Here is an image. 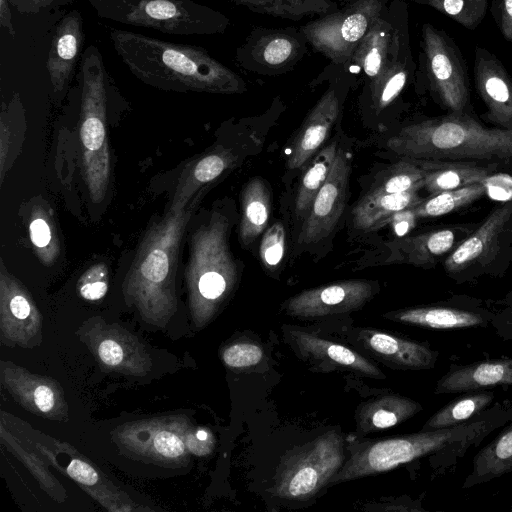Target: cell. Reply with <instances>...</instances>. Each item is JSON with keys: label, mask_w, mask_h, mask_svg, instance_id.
Returning <instances> with one entry per match:
<instances>
[{"label": "cell", "mask_w": 512, "mask_h": 512, "mask_svg": "<svg viewBox=\"0 0 512 512\" xmlns=\"http://www.w3.org/2000/svg\"><path fill=\"white\" fill-rule=\"evenodd\" d=\"M512 420V403L497 402L468 422L443 429L368 441L351 450L350 458L329 485L390 471L400 465L429 457L431 465L445 474L495 430Z\"/></svg>", "instance_id": "1"}, {"label": "cell", "mask_w": 512, "mask_h": 512, "mask_svg": "<svg viewBox=\"0 0 512 512\" xmlns=\"http://www.w3.org/2000/svg\"><path fill=\"white\" fill-rule=\"evenodd\" d=\"M110 41L133 76L151 87L174 92L241 94L244 79L203 47L173 43L142 33L111 29Z\"/></svg>", "instance_id": "2"}, {"label": "cell", "mask_w": 512, "mask_h": 512, "mask_svg": "<svg viewBox=\"0 0 512 512\" xmlns=\"http://www.w3.org/2000/svg\"><path fill=\"white\" fill-rule=\"evenodd\" d=\"M387 148L400 158L497 163L512 170V129L485 127L472 111L407 124Z\"/></svg>", "instance_id": "3"}, {"label": "cell", "mask_w": 512, "mask_h": 512, "mask_svg": "<svg viewBox=\"0 0 512 512\" xmlns=\"http://www.w3.org/2000/svg\"><path fill=\"white\" fill-rule=\"evenodd\" d=\"M80 126L82 174L94 204L107 193L111 160L106 120L111 85L103 56L95 45L85 48L79 61Z\"/></svg>", "instance_id": "4"}, {"label": "cell", "mask_w": 512, "mask_h": 512, "mask_svg": "<svg viewBox=\"0 0 512 512\" xmlns=\"http://www.w3.org/2000/svg\"><path fill=\"white\" fill-rule=\"evenodd\" d=\"M193 203L177 212L168 209L148 229L137 249L125 289L145 306L164 307L173 301L180 243L194 211Z\"/></svg>", "instance_id": "5"}, {"label": "cell", "mask_w": 512, "mask_h": 512, "mask_svg": "<svg viewBox=\"0 0 512 512\" xmlns=\"http://www.w3.org/2000/svg\"><path fill=\"white\" fill-rule=\"evenodd\" d=\"M98 17L165 34H223L230 19L194 0H88Z\"/></svg>", "instance_id": "6"}, {"label": "cell", "mask_w": 512, "mask_h": 512, "mask_svg": "<svg viewBox=\"0 0 512 512\" xmlns=\"http://www.w3.org/2000/svg\"><path fill=\"white\" fill-rule=\"evenodd\" d=\"M229 228L227 217L214 212L191 237L186 278L193 303L207 314L237 282L238 267L228 242Z\"/></svg>", "instance_id": "7"}, {"label": "cell", "mask_w": 512, "mask_h": 512, "mask_svg": "<svg viewBox=\"0 0 512 512\" xmlns=\"http://www.w3.org/2000/svg\"><path fill=\"white\" fill-rule=\"evenodd\" d=\"M512 264V199L495 206L444 260L457 284L503 277Z\"/></svg>", "instance_id": "8"}, {"label": "cell", "mask_w": 512, "mask_h": 512, "mask_svg": "<svg viewBox=\"0 0 512 512\" xmlns=\"http://www.w3.org/2000/svg\"><path fill=\"white\" fill-rule=\"evenodd\" d=\"M415 77L422 80L442 108L449 112L472 111L466 61L454 39L431 23L421 28Z\"/></svg>", "instance_id": "9"}, {"label": "cell", "mask_w": 512, "mask_h": 512, "mask_svg": "<svg viewBox=\"0 0 512 512\" xmlns=\"http://www.w3.org/2000/svg\"><path fill=\"white\" fill-rule=\"evenodd\" d=\"M344 439L329 431L286 457L276 478V493L290 500H306L329 485L344 464Z\"/></svg>", "instance_id": "10"}, {"label": "cell", "mask_w": 512, "mask_h": 512, "mask_svg": "<svg viewBox=\"0 0 512 512\" xmlns=\"http://www.w3.org/2000/svg\"><path fill=\"white\" fill-rule=\"evenodd\" d=\"M387 0H349L337 10L299 28L314 52L344 68Z\"/></svg>", "instance_id": "11"}, {"label": "cell", "mask_w": 512, "mask_h": 512, "mask_svg": "<svg viewBox=\"0 0 512 512\" xmlns=\"http://www.w3.org/2000/svg\"><path fill=\"white\" fill-rule=\"evenodd\" d=\"M408 47L407 4L403 0L387 1L342 69L348 75L362 73L368 82L379 74L388 61Z\"/></svg>", "instance_id": "12"}, {"label": "cell", "mask_w": 512, "mask_h": 512, "mask_svg": "<svg viewBox=\"0 0 512 512\" xmlns=\"http://www.w3.org/2000/svg\"><path fill=\"white\" fill-rule=\"evenodd\" d=\"M308 47L299 27H256L237 47L235 60L250 73L277 76L291 72L308 53Z\"/></svg>", "instance_id": "13"}, {"label": "cell", "mask_w": 512, "mask_h": 512, "mask_svg": "<svg viewBox=\"0 0 512 512\" xmlns=\"http://www.w3.org/2000/svg\"><path fill=\"white\" fill-rule=\"evenodd\" d=\"M495 311L482 299L469 295H452L442 301L408 307L384 315L389 320L431 330L486 328Z\"/></svg>", "instance_id": "14"}, {"label": "cell", "mask_w": 512, "mask_h": 512, "mask_svg": "<svg viewBox=\"0 0 512 512\" xmlns=\"http://www.w3.org/2000/svg\"><path fill=\"white\" fill-rule=\"evenodd\" d=\"M350 174L349 154L339 148L333 166L303 221L297 240L299 246L318 243L334 230L345 208Z\"/></svg>", "instance_id": "15"}, {"label": "cell", "mask_w": 512, "mask_h": 512, "mask_svg": "<svg viewBox=\"0 0 512 512\" xmlns=\"http://www.w3.org/2000/svg\"><path fill=\"white\" fill-rule=\"evenodd\" d=\"M348 80L349 75L340 68V73L309 111L288 146V169L297 170L304 167L320 149L340 115V92Z\"/></svg>", "instance_id": "16"}, {"label": "cell", "mask_w": 512, "mask_h": 512, "mask_svg": "<svg viewBox=\"0 0 512 512\" xmlns=\"http://www.w3.org/2000/svg\"><path fill=\"white\" fill-rule=\"evenodd\" d=\"M374 294L372 282L345 280L304 290L288 299L285 311L302 318L321 317L359 309Z\"/></svg>", "instance_id": "17"}, {"label": "cell", "mask_w": 512, "mask_h": 512, "mask_svg": "<svg viewBox=\"0 0 512 512\" xmlns=\"http://www.w3.org/2000/svg\"><path fill=\"white\" fill-rule=\"evenodd\" d=\"M474 84L486 111L481 118L501 129H512V77L501 60L484 47L474 50Z\"/></svg>", "instance_id": "18"}, {"label": "cell", "mask_w": 512, "mask_h": 512, "mask_svg": "<svg viewBox=\"0 0 512 512\" xmlns=\"http://www.w3.org/2000/svg\"><path fill=\"white\" fill-rule=\"evenodd\" d=\"M479 223H458L401 237L390 243L392 260L432 269L464 241Z\"/></svg>", "instance_id": "19"}, {"label": "cell", "mask_w": 512, "mask_h": 512, "mask_svg": "<svg viewBox=\"0 0 512 512\" xmlns=\"http://www.w3.org/2000/svg\"><path fill=\"white\" fill-rule=\"evenodd\" d=\"M83 41L82 15L76 9L70 10L56 25L46 62L55 97L65 94L81 59Z\"/></svg>", "instance_id": "20"}, {"label": "cell", "mask_w": 512, "mask_h": 512, "mask_svg": "<svg viewBox=\"0 0 512 512\" xmlns=\"http://www.w3.org/2000/svg\"><path fill=\"white\" fill-rule=\"evenodd\" d=\"M494 387H512V357L452 363L437 380L434 393L456 394Z\"/></svg>", "instance_id": "21"}, {"label": "cell", "mask_w": 512, "mask_h": 512, "mask_svg": "<svg viewBox=\"0 0 512 512\" xmlns=\"http://www.w3.org/2000/svg\"><path fill=\"white\" fill-rule=\"evenodd\" d=\"M361 338L367 349L398 369H433L440 356V352L426 342H418L382 331L364 330Z\"/></svg>", "instance_id": "22"}, {"label": "cell", "mask_w": 512, "mask_h": 512, "mask_svg": "<svg viewBox=\"0 0 512 512\" xmlns=\"http://www.w3.org/2000/svg\"><path fill=\"white\" fill-rule=\"evenodd\" d=\"M425 170L423 188L428 195L486 183L501 165L478 161H440L418 159Z\"/></svg>", "instance_id": "23"}, {"label": "cell", "mask_w": 512, "mask_h": 512, "mask_svg": "<svg viewBox=\"0 0 512 512\" xmlns=\"http://www.w3.org/2000/svg\"><path fill=\"white\" fill-rule=\"evenodd\" d=\"M236 159L232 150L217 148L195 160L180 176L169 210L177 212L187 207L201 188L232 168Z\"/></svg>", "instance_id": "24"}, {"label": "cell", "mask_w": 512, "mask_h": 512, "mask_svg": "<svg viewBox=\"0 0 512 512\" xmlns=\"http://www.w3.org/2000/svg\"><path fill=\"white\" fill-rule=\"evenodd\" d=\"M291 335L301 354L310 360L324 363L326 367L343 368L369 377L384 378V374L374 364L343 345L304 331H292Z\"/></svg>", "instance_id": "25"}, {"label": "cell", "mask_w": 512, "mask_h": 512, "mask_svg": "<svg viewBox=\"0 0 512 512\" xmlns=\"http://www.w3.org/2000/svg\"><path fill=\"white\" fill-rule=\"evenodd\" d=\"M417 64L413 59L411 47L393 57L379 74L367 82V92L371 107L380 113L390 106L405 87L415 79Z\"/></svg>", "instance_id": "26"}, {"label": "cell", "mask_w": 512, "mask_h": 512, "mask_svg": "<svg viewBox=\"0 0 512 512\" xmlns=\"http://www.w3.org/2000/svg\"><path fill=\"white\" fill-rule=\"evenodd\" d=\"M510 472H512V420L475 454L471 471L464 479L462 488H473Z\"/></svg>", "instance_id": "27"}, {"label": "cell", "mask_w": 512, "mask_h": 512, "mask_svg": "<svg viewBox=\"0 0 512 512\" xmlns=\"http://www.w3.org/2000/svg\"><path fill=\"white\" fill-rule=\"evenodd\" d=\"M422 405L408 397L388 394L362 404L357 412L358 431L362 434L390 428L415 416Z\"/></svg>", "instance_id": "28"}, {"label": "cell", "mask_w": 512, "mask_h": 512, "mask_svg": "<svg viewBox=\"0 0 512 512\" xmlns=\"http://www.w3.org/2000/svg\"><path fill=\"white\" fill-rule=\"evenodd\" d=\"M419 191L409 190L375 197H361L352 210L354 227L364 232L383 227L397 213L418 204L424 198Z\"/></svg>", "instance_id": "29"}, {"label": "cell", "mask_w": 512, "mask_h": 512, "mask_svg": "<svg viewBox=\"0 0 512 512\" xmlns=\"http://www.w3.org/2000/svg\"><path fill=\"white\" fill-rule=\"evenodd\" d=\"M241 203L239 239L242 246L247 247L265 232L270 217L271 195L262 178L254 177L247 182Z\"/></svg>", "instance_id": "30"}, {"label": "cell", "mask_w": 512, "mask_h": 512, "mask_svg": "<svg viewBox=\"0 0 512 512\" xmlns=\"http://www.w3.org/2000/svg\"><path fill=\"white\" fill-rule=\"evenodd\" d=\"M496 393L493 389L469 391L438 409L421 430H435L462 425L489 408Z\"/></svg>", "instance_id": "31"}, {"label": "cell", "mask_w": 512, "mask_h": 512, "mask_svg": "<svg viewBox=\"0 0 512 512\" xmlns=\"http://www.w3.org/2000/svg\"><path fill=\"white\" fill-rule=\"evenodd\" d=\"M246 9L274 18L300 21L322 16L339 8L333 0H226Z\"/></svg>", "instance_id": "32"}, {"label": "cell", "mask_w": 512, "mask_h": 512, "mask_svg": "<svg viewBox=\"0 0 512 512\" xmlns=\"http://www.w3.org/2000/svg\"><path fill=\"white\" fill-rule=\"evenodd\" d=\"M336 143L321 149L305 168L295 196L294 211L298 220L304 221L310 212L314 199L324 184L336 157Z\"/></svg>", "instance_id": "33"}, {"label": "cell", "mask_w": 512, "mask_h": 512, "mask_svg": "<svg viewBox=\"0 0 512 512\" xmlns=\"http://www.w3.org/2000/svg\"><path fill=\"white\" fill-rule=\"evenodd\" d=\"M425 170L418 159L401 158L398 162L381 171L364 195L375 197L423 188Z\"/></svg>", "instance_id": "34"}, {"label": "cell", "mask_w": 512, "mask_h": 512, "mask_svg": "<svg viewBox=\"0 0 512 512\" xmlns=\"http://www.w3.org/2000/svg\"><path fill=\"white\" fill-rule=\"evenodd\" d=\"M488 194L486 183H477L424 197L411 207L416 218H435L458 211Z\"/></svg>", "instance_id": "35"}, {"label": "cell", "mask_w": 512, "mask_h": 512, "mask_svg": "<svg viewBox=\"0 0 512 512\" xmlns=\"http://www.w3.org/2000/svg\"><path fill=\"white\" fill-rule=\"evenodd\" d=\"M29 237L38 259L46 266L54 264L60 254V242L52 214L44 204L32 206Z\"/></svg>", "instance_id": "36"}, {"label": "cell", "mask_w": 512, "mask_h": 512, "mask_svg": "<svg viewBox=\"0 0 512 512\" xmlns=\"http://www.w3.org/2000/svg\"><path fill=\"white\" fill-rule=\"evenodd\" d=\"M426 5L450 17L463 27L475 30L485 17L488 0H430Z\"/></svg>", "instance_id": "37"}, {"label": "cell", "mask_w": 512, "mask_h": 512, "mask_svg": "<svg viewBox=\"0 0 512 512\" xmlns=\"http://www.w3.org/2000/svg\"><path fill=\"white\" fill-rule=\"evenodd\" d=\"M285 252V228L282 223L275 222L263 233L259 247L260 261L265 269L276 271L283 262Z\"/></svg>", "instance_id": "38"}, {"label": "cell", "mask_w": 512, "mask_h": 512, "mask_svg": "<svg viewBox=\"0 0 512 512\" xmlns=\"http://www.w3.org/2000/svg\"><path fill=\"white\" fill-rule=\"evenodd\" d=\"M78 292L86 300L95 301L105 296L108 290V269L99 262L90 266L79 278Z\"/></svg>", "instance_id": "39"}, {"label": "cell", "mask_w": 512, "mask_h": 512, "mask_svg": "<svg viewBox=\"0 0 512 512\" xmlns=\"http://www.w3.org/2000/svg\"><path fill=\"white\" fill-rule=\"evenodd\" d=\"M263 358L262 348L254 343H236L222 353L224 363L231 368H247L258 364Z\"/></svg>", "instance_id": "40"}, {"label": "cell", "mask_w": 512, "mask_h": 512, "mask_svg": "<svg viewBox=\"0 0 512 512\" xmlns=\"http://www.w3.org/2000/svg\"><path fill=\"white\" fill-rule=\"evenodd\" d=\"M491 326L498 337L504 341L512 340V289L499 301Z\"/></svg>", "instance_id": "41"}, {"label": "cell", "mask_w": 512, "mask_h": 512, "mask_svg": "<svg viewBox=\"0 0 512 512\" xmlns=\"http://www.w3.org/2000/svg\"><path fill=\"white\" fill-rule=\"evenodd\" d=\"M490 13L503 38L512 42V0H492Z\"/></svg>", "instance_id": "42"}, {"label": "cell", "mask_w": 512, "mask_h": 512, "mask_svg": "<svg viewBox=\"0 0 512 512\" xmlns=\"http://www.w3.org/2000/svg\"><path fill=\"white\" fill-rule=\"evenodd\" d=\"M155 450L165 457H178L184 453L182 440L174 433L162 431L154 438Z\"/></svg>", "instance_id": "43"}, {"label": "cell", "mask_w": 512, "mask_h": 512, "mask_svg": "<svg viewBox=\"0 0 512 512\" xmlns=\"http://www.w3.org/2000/svg\"><path fill=\"white\" fill-rule=\"evenodd\" d=\"M17 11L24 14H36L44 10L68 5L73 0H8Z\"/></svg>", "instance_id": "44"}, {"label": "cell", "mask_w": 512, "mask_h": 512, "mask_svg": "<svg viewBox=\"0 0 512 512\" xmlns=\"http://www.w3.org/2000/svg\"><path fill=\"white\" fill-rule=\"evenodd\" d=\"M66 470L71 478L83 485H94L98 481L97 472L81 460L73 459Z\"/></svg>", "instance_id": "45"}, {"label": "cell", "mask_w": 512, "mask_h": 512, "mask_svg": "<svg viewBox=\"0 0 512 512\" xmlns=\"http://www.w3.org/2000/svg\"><path fill=\"white\" fill-rule=\"evenodd\" d=\"M0 134H1V183L4 180V174H5V167H6V161L8 159V150L11 145V130H10V123H9V115L6 110L5 105H2V112H1V122H0Z\"/></svg>", "instance_id": "46"}, {"label": "cell", "mask_w": 512, "mask_h": 512, "mask_svg": "<svg viewBox=\"0 0 512 512\" xmlns=\"http://www.w3.org/2000/svg\"><path fill=\"white\" fill-rule=\"evenodd\" d=\"M98 354L102 362L108 366L119 365L123 358L120 345L112 340L103 341L98 347Z\"/></svg>", "instance_id": "47"}, {"label": "cell", "mask_w": 512, "mask_h": 512, "mask_svg": "<svg viewBox=\"0 0 512 512\" xmlns=\"http://www.w3.org/2000/svg\"><path fill=\"white\" fill-rule=\"evenodd\" d=\"M417 220L412 209L408 208L394 215L390 222L393 224L395 233L400 236H405V234L414 227Z\"/></svg>", "instance_id": "48"}, {"label": "cell", "mask_w": 512, "mask_h": 512, "mask_svg": "<svg viewBox=\"0 0 512 512\" xmlns=\"http://www.w3.org/2000/svg\"><path fill=\"white\" fill-rule=\"evenodd\" d=\"M9 5L8 0H0V25L2 28L6 29L12 37H15L16 31L12 24V14Z\"/></svg>", "instance_id": "49"}, {"label": "cell", "mask_w": 512, "mask_h": 512, "mask_svg": "<svg viewBox=\"0 0 512 512\" xmlns=\"http://www.w3.org/2000/svg\"><path fill=\"white\" fill-rule=\"evenodd\" d=\"M196 437L198 440L200 441H206L208 438H209V435L206 431L204 430H199L197 433H196Z\"/></svg>", "instance_id": "50"}, {"label": "cell", "mask_w": 512, "mask_h": 512, "mask_svg": "<svg viewBox=\"0 0 512 512\" xmlns=\"http://www.w3.org/2000/svg\"><path fill=\"white\" fill-rule=\"evenodd\" d=\"M413 1H415V2H417V3H420V4H424V5H426V4H427V2H428V1H430V0H413Z\"/></svg>", "instance_id": "51"}, {"label": "cell", "mask_w": 512, "mask_h": 512, "mask_svg": "<svg viewBox=\"0 0 512 512\" xmlns=\"http://www.w3.org/2000/svg\"><path fill=\"white\" fill-rule=\"evenodd\" d=\"M510 511L512 512V504H511V508H510Z\"/></svg>", "instance_id": "52"}, {"label": "cell", "mask_w": 512, "mask_h": 512, "mask_svg": "<svg viewBox=\"0 0 512 512\" xmlns=\"http://www.w3.org/2000/svg\"><path fill=\"white\" fill-rule=\"evenodd\" d=\"M349 1V0H348Z\"/></svg>", "instance_id": "53"}]
</instances>
